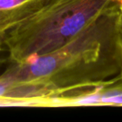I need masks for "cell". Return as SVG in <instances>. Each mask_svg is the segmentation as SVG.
Masks as SVG:
<instances>
[{"label":"cell","mask_w":122,"mask_h":122,"mask_svg":"<svg viewBox=\"0 0 122 122\" xmlns=\"http://www.w3.org/2000/svg\"><path fill=\"white\" fill-rule=\"evenodd\" d=\"M3 45H4V39H3V38H0V50L2 49Z\"/></svg>","instance_id":"277c9868"},{"label":"cell","mask_w":122,"mask_h":122,"mask_svg":"<svg viewBox=\"0 0 122 122\" xmlns=\"http://www.w3.org/2000/svg\"><path fill=\"white\" fill-rule=\"evenodd\" d=\"M121 0H39L35 10L6 33L9 62H22L62 47L101 12Z\"/></svg>","instance_id":"7a4b0ae2"},{"label":"cell","mask_w":122,"mask_h":122,"mask_svg":"<svg viewBox=\"0 0 122 122\" xmlns=\"http://www.w3.org/2000/svg\"><path fill=\"white\" fill-rule=\"evenodd\" d=\"M1 76L49 90L53 106L70 103L122 79V9L95 16L62 47L22 62H9Z\"/></svg>","instance_id":"6da1fadb"},{"label":"cell","mask_w":122,"mask_h":122,"mask_svg":"<svg viewBox=\"0 0 122 122\" xmlns=\"http://www.w3.org/2000/svg\"><path fill=\"white\" fill-rule=\"evenodd\" d=\"M4 61H5V60H4V59H0V64H1V63H4Z\"/></svg>","instance_id":"5b68a950"},{"label":"cell","mask_w":122,"mask_h":122,"mask_svg":"<svg viewBox=\"0 0 122 122\" xmlns=\"http://www.w3.org/2000/svg\"><path fill=\"white\" fill-rule=\"evenodd\" d=\"M39 0H0V38L24 21L34 10Z\"/></svg>","instance_id":"3957f363"},{"label":"cell","mask_w":122,"mask_h":122,"mask_svg":"<svg viewBox=\"0 0 122 122\" xmlns=\"http://www.w3.org/2000/svg\"><path fill=\"white\" fill-rule=\"evenodd\" d=\"M120 8H121V9H122V0L120 1Z\"/></svg>","instance_id":"8992f818"}]
</instances>
